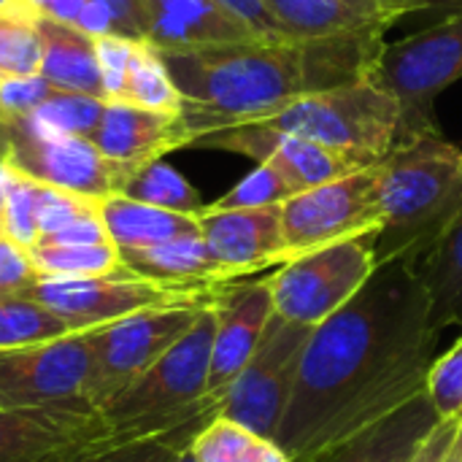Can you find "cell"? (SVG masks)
Here are the masks:
<instances>
[{"mask_svg":"<svg viewBox=\"0 0 462 462\" xmlns=\"http://www.w3.org/2000/svg\"><path fill=\"white\" fill-rule=\"evenodd\" d=\"M439 349L430 298L414 268H376L311 330L276 444L292 462H306L368 430L428 390Z\"/></svg>","mask_w":462,"mask_h":462,"instance_id":"1","label":"cell"},{"mask_svg":"<svg viewBox=\"0 0 462 462\" xmlns=\"http://www.w3.org/2000/svg\"><path fill=\"white\" fill-rule=\"evenodd\" d=\"M384 43V38H254L157 51L181 92L179 119L195 146L211 133L265 122L303 95L371 76Z\"/></svg>","mask_w":462,"mask_h":462,"instance_id":"2","label":"cell"},{"mask_svg":"<svg viewBox=\"0 0 462 462\" xmlns=\"http://www.w3.org/2000/svg\"><path fill=\"white\" fill-rule=\"evenodd\" d=\"M382 227L371 236L376 268L414 265L462 211V149L444 133L401 138L376 165Z\"/></svg>","mask_w":462,"mask_h":462,"instance_id":"3","label":"cell"},{"mask_svg":"<svg viewBox=\"0 0 462 462\" xmlns=\"http://www.w3.org/2000/svg\"><path fill=\"white\" fill-rule=\"evenodd\" d=\"M211 344L214 309L208 306L173 349H168L141 379L100 411L111 444L160 439L192 422L214 420L219 403L206 398Z\"/></svg>","mask_w":462,"mask_h":462,"instance_id":"4","label":"cell"},{"mask_svg":"<svg viewBox=\"0 0 462 462\" xmlns=\"http://www.w3.org/2000/svg\"><path fill=\"white\" fill-rule=\"evenodd\" d=\"M257 125L309 138L371 168L401 141V106L371 73L352 84L303 95Z\"/></svg>","mask_w":462,"mask_h":462,"instance_id":"5","label":"cell"},{"mask_svg":"<svg viewBox=\"0 0 462 462\" xmlns=\"http://www.w3.org/2000/svg\"><path fill=\"white\" fill-rule=\"evenodd\" d=\"M374 79L401 106V138L441 133L436 97L462 79V11L398 43H384Z\"/></svg>","mask_w":462,"mask_h":462,"instance_id":"6","label":"cell"},{"mask_svg":"<svg viewBox=\"0 0 462 462\" xmlns=\"http://www.w3.org/2000/svg\"><path fill=\"white\" fill-rule=\"evenodd\" d=\"M219 287H181L135 276L125 265L106 276L92 279H46L32 287V298L54 311L70 333H87L111 322L127 319L152 309L173 306H211Z\"/></svg>","mask_w":462,"mask_h":462,"instance_id":"7","label":"cell"},{"mask_svg":"<svg viewBox=\"0 0 462 462\" xmlns=\"http://www.w3.org/2000/svg\"><path fill=\"white\" fill-rule=\"evenodd\" d=\"M374 273L376 257L371 236L306 252L268 276L273 309L279 317L314 330L341 311Z\"/></svg>","mask_w":462,"mask_h":462,"instance_id":"8","label":"cell"},{"mask_svg":"<svg viewBox=\"0 0 462 462\" xmlns=\"http://www.w3.org/2000/svg\"><path fill=\"white\" fill-rule=\"evenodd\" d=\"M89 333L0 352V409H49L97 414L89 403Z\"/></svg>","mask_w":462,"mask_h":462,"instance_id":"9","label":"cell"},{"mask_svg":"<svg viewBox=\"0 0 462 462\" xmlns=\"http://www.w3.org/2000/svg\"><path fill=\"white\" fill-rule=\"evenodd\" d=\"M208 306H173L133 314L97 330L92 341L89 403L100 414L116 395L141 379L168 349H173Z\"/></svg>","mask_w":462,"mask_h":462,"instance_id":"10","label":"cell"},{"mask_svg":"<svg viewBox=\"0 0 462 462\" xmlns=\"http://www.w3.org/2000/svg\"><path fill=\"white\" fill-rule=\"evenodd\" d=\"M311 328L271 317L254 355L219 401V414L276 441Z\"/></svg>","mask_w":462,"mask_h":462,"instance_id":"11","label":"cell"},{"mask_svg":"<svg viewBox=\"0 0 462 462\" xmlns=\"http://www.w3.org/2000/svg\"><path fill=\"white\" fill-rule=\"evenodd\" d=\"M11 171L54 189L76 192L103 200L119 195L135 168L111 162L100 154L92 138L84 135H51L35 130L24 116L5 119Z\"/></svg>","mask_w":462,"mask_h":462,"instance_id":"12","label":"cell"},{"mask_svg":"<svg viewBox=\"0 0 462 462\" xmlns=\"http://www.w3.org/2000/svg\"><path fill=\"white\" fill-rule=\"evenodd\" d=\"M379 227L382 208L374 165L282 203V230L290 260L330 244L374 236Z\"/></svg>","mask_w":462,"mask_h":462,"instance_id":"13","label":"cell"},{"mask_svg":"<svg viewBox=\"0 0 462 462\" xmlns=\"http://www.w3.org/2000/svg\"><path fill=\"white\" fill-rule=\"evenodd\" d=\"M195 146L236 152V154L252 157L257 165L268 162L287 179V184L292 187L295 195L365 168L341 152H333V149L314 143L309 138H300V135L279 133L265 125H241V127H230V130H219V133L200 138Z\"/></svg>","mask_w":462,"mask_h":462,"instance_id":"14","label":"cell"},{"mask_svg":"<svg viewBox=\"0 0 462 462\" xmlns=\"http://www.w3.org/2000/svg\"><path fill=\"white\" fill-rule=\"evenodd\" d=\"M111 447L100 414L0 409V462H70Z\"/></svg>","mask_w":462,"mask_h":462,"instance_id":"15","label":"cell"},{"mask_svg":"<svg viewBox=\"0 0 462 462\" xmlns=\"http://www.w3.org/2000/svg\"><path fill=\"white\" fill-rule=\"evenodd\" d=\"M214 309V344H211V368H208V393L206 398L219 403L225 390L241 374V368L254 355L273 309V292L268 279L263 282H230L219 290L211 303Z\"/></svg>","mask_w":462,"mask_h":462,"instance_id":"16","label":"cell"},{"mask_svg":"<svg viewBox=\"0 0 462 462\" xmlns=\"http://www.w3.org/2000/svg\"><path fill=\"white\" fill-rule=\"evenodd\" d=\"M200 236L230 282L290 263L282 230V206L211 208L198 214Z\"/></svg>","mask_w":462,"mask_h":462,"instance_id":"17","label":"cell"},{"mask_svg":"<svg viewBox=\"0 0 462 462\" xmlns=\"http://www.w3.org/2000/svg\"><path fill=\"white\" fill-rule=\"evenodd\" d=\"M135 8L143 41L162 51L260 38L219 0H135Z\"/></svg>","mask_w":462,"mask_h":462,"instance_id":"18","label":"cell"},{"mask_svg":"<svg viewBox=\"0 0 462 462\" xmlns=\"http://www.w3.org/2000/svg\"><path fill=\"white\" fill-rule=\"evenodd\" d=\"M92 143L111 162L141 168L162 160L168 152L189 146V135L179 114H160L127 100H106L103 116L92 133Z\"/></svg>","mask_w":462,"mask_h":462,"instance_id":"19","label":"cell"},{"mask_svg":"<svg viewBox=\"0 0 462 462\" xmlns=\"http://www.w3.org/2000/svg\"><path fill=\"white\" fill-rule=\"evenodd\" d=\"M273 22L292 41L384 38L398 14L360 0H263Z\"/></svg>","mask_w":462,"mask_h":462,"instance_id":"20","label":"cell"},{"mask_svg":"<svg viewBox=\"0 0 462 462\" xmlns=\"http://www.w3.org/2000/svg\"><path fill=\"white\" fill-rule=\"evenodd\" d=\"M439 425L441 420L428 393H422L368 430L306 462H411Z\"/></svg>","mask_w":462,"mask_h":462,"instance_id":"21","label":"cell"},{"mask_svg":"<svg viewBox=\"0 0 462 462\" xmlns=\"http://www.w3.org/2000/svg\"><path fill=\"white\" fill-rule=\"evenodd\" d=\"M122 265L135 276L162 282V284H181V287H219L230 284L222 265L214 260L211 249L206 246L200 230L171 238L165 244L141 249V252H122Z\"/></svg>","mask_w":462,"mask_h":462,"instance_id":"22","label":"cell"},{"mask_svg":"<svg viewBox=\"0 0 462 462\" xmlns=\"http://www.w3.org/2000/svg\"><path fill=\"white\" fill-rule=\"evenodd\" d=\"M38 32L43 43L41 76L60 92L103 97L95 38L76 24L54 22L46 16H38Z\"/></svg>","mask_w":462,"mask_h":462,"instance_id":"23","label":"cell"},{"mask_svg":"<svg viewBox=\"0 0 462 462\" xmlns=\"http://www.w3.org/2000/svg\"><path fill=\"white\" fill-rule=\"evenodd\" d=\"M100 219L111 244L122 252H141L171 238L198 233V217L154 208L125 195H108L100 200Z\"/></svg>","mask_w":462,"mask_h":462,"instance_id":"24","label":"cell"},{"mask_svg":"<svg viewBox=\"0 0 462 462\" xmlns=\"http://www.w3.org/2000/svg\"><path fill=\"white\" fill-rule=\"evenodd\" d=\"M430 298V328L444 341L447 333H462V211L447 236L414 265Z\"/></svg>","mask_w":462,"mask_h":462,"instance_id":"25","label":"cell"},{"mask_svg":"<svg viewBox=\"0 0 462 462\" xmlns=\"http://www.w3.org/2000/svg\"><path fill=\"white\" fill-rule=\"evenodd\" d=\"M195 462H292L287 452L249 428L217 414L189 444Z\"/></svg>","mask_w":462,"mask_h":462,"instance_id":"26","label":"cell"},{"mask_svg":"<svg viewBox=\"0 0 462 462\" xmlns=\"http://www.w3.org/2000/svg\"><path fill=\"white\" fill-rule=\"evenodd\" d=\"M119 195L146 203V206H154V208L189 214V217H198L208 206V203H203L200 192L173 165H168L162 160L135 168Z\"/></svg>","mask_w":462,"mask_h":462,"instance_id":"27","label":"cell"},{"mask_svg":"<svg viewBox=\"0 0 462 462\" xmlns=\"http://www.w3.org/2000/svg\"><path fill=\"white\" fill-rule=\"evenodd\" d=\"M30 257L38 276L46 279H92L122 268V254L114 244L73 246V244L35 241L30 246Z\"/></svg>","mask_w":462,"mask_h":462,"instance_id":"28","label":"cell"},{"mask_svg":"<svg viewBox=\"0 0 462 462\" xmlns=\"http://www.w3.org/2000/svg\"><path fill=\"white\" fill-rule=\"evenodd\" d=\"M38 16L41 14L27 0L0 11V81L41 73L43 43L38 32Z\"/></svg>","mask_w":462,"mask_h":462,"instance_id":"29","label":"cell"},{"mask_svg":"<svg viewBox=\"0 0 462 462\" xmlns=\"http://www.w3.org/2000/svg\"><path fill=\"white\" fill-rule=\"evenodd\" d=\"M122 100L160 114H181V92L176 89L160 51L146 41L135 43Z\"/></svg>","mask_w":462,"mask_h":462,"instance_id":"30","label":"cell"},{"mask_svg":"<svg viewBox=\"0 0 462 462\" xmlns=\"http://www.w3.org/2000/svg\"><path fill=\"white\" fill-rule=\"evenodd\" d=\"M68 333V325L32 295L0 300V352L38 346Z\"/></svg>","mask_w":462,"mask_h":462,"instance_id":"31","label":"cell"},{"mask_svg":"<svg viewBox=\"0 0 462 462\" xmlns=\"http://www.w3.org/2000/svg\"><path fill=\"white\" fill-rule=\"evenodd\" d=\"M106 100L92 97V95H79V92H54L43 106H38L32 114L24 119L51 135H84L92 138L100 116H103Z\"/></svg>","mask_w":462,"mask_h":462,"instance_id":"32","label":"cell"},{"mask_svg":"<svg viewBox=\"0 0 462 462\" xmlns=\"http://www.w3.org/2000/svg\"><path fill=\"white\" fill-rule=\"evenodd\" d=\"M211 420H200L192 422L171 436H160V439H143V441H133V444H111V447H100L95 452H87L81 457L70 462H176L192 444V439L208 425Z\"/></svg>","mask_w":462,"mask_h":462,"instance_id":"33","label":"cell"},{"mask_svg":"<svg viewBox=\"0 0 462 462\" xmlns=\"http://www.w3.org/2000/svg\"><path fill=\"white\" fill-rule=\"evenodd\" d=\"M38 198L41 184L11 171V181L3 200V236L24 249L38 241Z\"/></svg>","mask_w":462,"mask_h":462,"instance_id":"34","label":"cell"},{"mask_svg":"<svg viewBox=\"0 0 462 462\" xmlns=\"http://www.w3.org/2000/svg\"><path fill=\"white\" fill-rule=\"evenodd\" d=\"M290 198H295L287 179L268 162H260L249 176H244L230 192H225L219 200L208 203L211 208H268L282 206Z\"/></svg>","mask_w":462,"mask_h":462,"instance_id":"35","label":"cell"},{"mask_svg":"<svg viewBox=\"0 0 462 462\" xmlns=\"http://www.w3.org/2000/svg\"><path fill=\"white\" fill-rule=\"evenodd\" d=\"M428 398L441 422L462 420V336L452 349L436 357L428 374Z\"/></svg>","mask_w":462,"mask_h":462,"instance_id":"36","label":"cell"},{"mask_svg":"<svg viewBox=\"0 0 462 462\" xmlns=\"http://www.w3.org/2000/svg\"><path fill=\"white\" fill-rule=\"evenodd\" d=\"M97 206H100V200H95V198H84V195H76V192H65V189H54V187L41 184L38 238H49V236L65 230L76 219L97 211Z\"/></svg>","mask_w":462,"mask_h":462,"instance_id":"37","label":"cell"},{"mask_svg":"<svg viewBox=\"0 0 462 462\" xmlns=\"http://www.w3.org/2000/svg\"><path fill=\"white\" fill-rule=\"evenodd\" d=\"M135 43L138 41L116 35V32L95 38L97 68H100V81H103V97L106 100H122L127 73H130V62H133V54H135Z\"/></svg>","mask_w":462,"mask_h":462,"instance_id":"38","label":"cell"},{"mask_svg":"<svg viewBox=\"0 0 462 462\" xmlns=\"http://www.w3.org/2000/svg\"><path fill=\"white\" fill-rule=\"evenodd\" d=\"M38 279L30 249L0 236V300L30 295Z\"/></svg>","mask_w":462,"mask_h":462,"instance_id":"39","label":"cell"},{"mask_svg":"<svg viewBox=\"0 0 462 462\" xmlns=\"http://www.w3.org/2000/svg\"><path fill=\"white\" fill-rule=\"evenodd\" d=\"M57 89L41 76H14L0 81V116L14 119V116H27L38 106H43Z\"/></svg>","mask_w":462,"mask_h":462,"instance_id":"40","label":"cell"},{"mask_svg":"<svg viewBox=\"0 0 462 462\" xmlns=\"http://www.w3.org/2000/svg\"><path fill=\"white\" fill-rule=\"evenodd\" d=\"M219 3H225L241 22H246L254 30V35L268 38V41H282L284 38V32L279 30V24L273 22V16H271V11L265 8L263 0H219Z\"/></svg>","mask_w":462,"mask_h":462,"instance_id":"41","label":"cell"},{"mask_svg":"<svg viewBox=\"0 0 462 462\" xmlns=\"http://www.w3.org/2000/svg\"><path fill=\"white\" fill-rule=\"evenodd\" d=\"M92 3H100V5H106L111 11V16L116 22V35L143 41V27H141L135 0H92Z\"/></svg>","mask_w":462,"mask_h":462,"instance_id":"42","label":"cell"},{"mask_svg":"<svg viewBox=\"0 0 462 462\" xmlns=\"http://www.w3.org/2000/svg\"><path fill=\"white\" fill-rule=\"evenodd\" d=\"M41 16L54 19V22H65V24H76L87 0H27Z\"/></svg>","mask_w":462,"mask_h":462,"instance_id":"43","label":"cell"},{"mask_svg":"<svg viewBox=\"0 0 462 462\" xmlns=\"http://www.w3.org/2000/svg\"><path fill=\"white\" fill-rule=\"evenodd\" d=\"M360 3H371V5H379V8H387L398 16H406V14H414V11H422L414 0H360Z\"/></svg>","mask_w":462,"mask_h":462,"instance_id":"44","label":"cell"},{"mask_svg":"<svg viewBox=\"0 0 462 462\" xmlns=\"http://www.w3.org/2000/svg\"><path fill=\"white\" fill-rule=\"evenodd\" d=\"M422 11H430V8H439V11H462V0H414Z\"/></svg>","mask_w":462,"mask_h":462,"instance_id":"45","label":"cell"},{"mask_svg":"<svg viewBox=\"0 0 462 462\" xmlns=\"http://www.w3.org/2000/svg\"><path fill=\"white\" fill-rule=\"evenodd\" d=\"M8 181H11V165L5 160H0V217H3V200H5Z\"/></svg>","mask_w":462,"mask_h":462,"instance_id":"46","label":"cell"},{"mask_svg":"<svg viewBox=\"0 0 462 462\" xmlns=\"http://www.w3.org/2000/svg\"><path fill=\"white\" fill-rule=\"evenodd\" d=\"M444 462H462V422L457 436H455V444H452V449H449V455L444 457Z\"/></svg>","mask_w":462,"mask_h":462,"instance_id":"47","label":"cell"},{"mask_svg":"<svg viewBox=\"0 0 462 462\" xmlns=\"http://www.w3.org/2000/svg\"><path fill=\"white\" fill-rule=\"evenodd\" d=\"M5 152H8V125L0 116V160H5Z\"/></svg>","mask_w":462,"mask_h":462,"instance_id":"48","label":"cell"},{"mask_svg":"<svg viewBox=\"0 0 462 462\" xmlns=\"http://www.w3.org/2000/svg\"><path fill=\"white\" fill-rule=\"evenodd\" d=\"M19 0H0V11H8V8H14Z\"/></svg>","mask_w":462,"mask_h":462,"instance_id":"49","label":"cell"},{"mask_svg":"<svg viewBox=\"0 0 462 462\" xmlns=\"http://www.w3.org/2000/svg\"><path fill=\"white\" fill-rule=\"evenodd\" d=\"M176 462H195V460H192V455H189V449H187V452H184V455H181Z\"/></svg>","mask_w":462,"mask_h":462,"instance_id":"50","label":"cell"},{"mask_svg":"<svg viewBox=\"0 0 462 462\" xmlns=\"http://www.w3.org/2000/svg\"><path fill=\"white\" fill-rule=\"evenodd\" d=\"M0 236H3V217H0Z\"/></svg>","mask_w":462,"mask_h":462,"instance_id":"51","label":"cell"}]
</instances>
